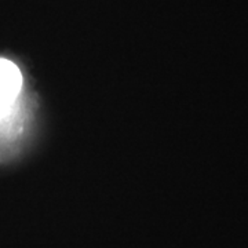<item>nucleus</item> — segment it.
Segmentation results:
<instances>
[{
    "mask_svg": "<svg viewBox=\"0 0 248 248\" xmlns=\"http://www.w3.org/2000/svg\"><path fill=\"white\" fill-rule=\"evenodd\" d=\"M21 84L22 78L17 66L7 60H0V117L9 112Z\"/></svg>",
    "mask_w": 248,
    "mask_h": 248,
    "instance_id": "obj_1",
    "label": "nucleus"
}]
</instances>
